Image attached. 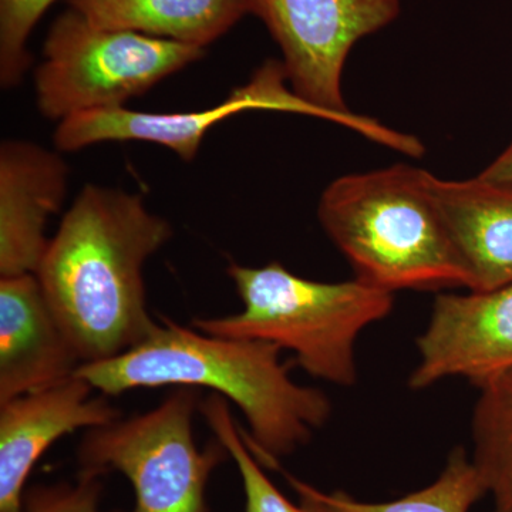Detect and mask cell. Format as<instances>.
I'll use <instances>...</instances> for the list:
<instances>
[{
  "label": "cell",
  "mask_w": 512,
  "mask_h": 512,
  "mask_svg": "<svg viewBox=\"0 0 512 512\" xmlns=\"http://www.w3.org/2000/svg\"><path fill=\"white\" fill-rule=\"evenodd\" d=\"M205 55L202 47L94 26L69 8L50 26L37 67V107L47 119L121 107Z\"/></svg>",
  "instance_id": "5"
},
{
  "label": "cell",
  "mask_w": 512,
  "mask_h": 512,
  "mask_svg": "<svg viewBox=\"0 0 512 512\" xmlns=\"http://www.w3.org/2000/svg\"><path fill=\"white\" fill-rule=\"evenodd\" d=\"M477 390L471 460L493 503L491 512H512V370Z\"/></svg>",
  "instance_id": "16"
},
{
  "label": "cell",
  "mask_w": 512,
  "mask_h": 512,
  "mask_svg": "<svg viewBox=\"0 0 512 512\" xmlns=\"http://www.w3.org/2000/svg\"><path fill=\"white\" fill-rule=\"evenodd\" d=\"M286 79L284 64L269 60L256 70L251 82L212 109L146 113L121 106L86 111L60 123L55 144L62 151H77L103 141H148L170 148L181 160L192 161L208 130L242 111L274 110L319 117L318 111L286 89Z\"/></svg>",
  "instance_id": "8"
},
{
  "label": "cell",
  "mask_w": 512,
  "mask_h": 512,
  "mask_svg": "<svg viewBox=\"0 0 512 512\" xmlns=\"http://www.w3.org/2000/svg\"><path fill=\"white\" fill-rule=\"evenodd\" d=\"M100 477L82 471L76 484L32 488L25 497L23 512H99Z\"/></svg>",
  "instance_id": "19"
},
{
  "label": "cell",
  "mask_w": 512,
  "mask_h": 512,
  "mask_svg": "<svg viewBox=\"0 0 512 512\" xmlns=\"http://www.w3.org/2000/svg\"><path fill=\"white\" fill-rule=\"evenodd\" d=\"M320 224L355 278L382 291L471 288L470 275L429 188V171L397 164L333 181Z\"/></svg>",
  "instance_id": "3"
},
{
  "label": "cell",
  "mask_w": 512,
  "mask_h": 512,
  "mask_svg": "<svg viewBox=\"0 0 512 512\" xmlns=\"http://www.w3.org/2000/svg\"><path fill=\"white\" fill-rule=\"evenodd\" d=\"M69 167L35 143L0 147V276L36 274L49 247L46 224L62 208Z\"/></svg>",
  "instance_id": "12"
},
{
  "label": "cell",
  "mask_w": 512,
  "mask_h": 512,
  "mask_svg": "<svg viewBox=\"0 0 512 512\" xmlns=\"http://www.w3.org/2000/svg\"><path fill=\"white\" fill-rule=\"evenodd\" d=\"M298 498L315 504L323 512H470L487 497L483 478L466 448L451 451L441 471L427 487L382 503L356 500L345 491H320L319 488L286 474Z\"/></svg>",
  "instance_id": "15"
},
{
  "label": "cell",
  "mask_w": 512,
  "mask_h": 512,
  "mask_svg": "<svg viewBox=\"0 0 512 512\" xmlns=\"http://www.w3.org/2000/svg\"><path fill=\"white\" fill-rule=\"evenodd\" d=\"M200 404V389L175 387L156 409L87 431L82 471L127 477L136 494L131 512H207L208 480L229 454L218 440L204 450L195 444Z\"/></svg>",
  "instance_id": "7"
},
{
  "label": "cell",
  "mask_w": 512,
  "mask_h": 512,
  "mask_svg": "<svg viewBox=\"0 0 512 512\" xmlns=\"http://www.w3.org/2000/svg\"><path fill=\"white\" fill-rule=\"evenodd\" d=\"M478 177L493 183L512 184V141L493 163L478 174Z\"/></svg>",
  "instance_id": "20"
},
{
  "label": "cell",
  "mask_w": 512,
  "mask_h": 512,
  "mask_svg": "<svg viewBox=\"0 0 512 512\" xmlns=\"http://www.w3.org/2000/svg\"><path fill=\"white\" fill-rule=\"evenodd\" d=\"M94 26L205 49L248 15L245 0H69Z\"/></svg>",
  "instance_id": "14"
},
{
  "label": "cell",
  "mask_w": 512,
  "mask_h": 512,
  "mask_svg": "<svg viewBox=\"0 0 512 512\" xmlns=\"http://www.w3.org/2000/svg\"><path fill=\"white\" fill-rule=\"evenodd\" d=\"M74 375L40 392L0 404V512H23L25 484L39 458L74 431L120 420L109 396Z\"/></svg>",
  "instance_id": "10"
},
{
  "label": "cell",
  "mask_w": 512,
  "mask_h": 512,
  "mask_svg": "<svg viewBox=\"0 0 512 512\" xmlns=\"http://www.w3.org/2000/svg\"><path fill=\"white\" fill-rule=\"evenodd\" d=\"M244 309L222 318L192 319V328L224 338L261 339L291 350L315 379L352 387L357 382L356 342L363 330L393 311L394 293L359 279L319 282L281 262L227 269Z\"/></svg>",
  "instance_id": "4"
},
{
  "label": "cell",
  "mask_w": 512,
  "mask_h": 512,
  "mask_svg": "<svg viewBox=\"0 0 512 512\" xmlns=\"http://www.w3.org/2000/svg\"><path fill=\"white\" fill-rule=\"evenodd\" d=\"M56 0H0V82L18 86L32 63L29 37Z\"/></svg>",
  "instance_id": "18"
},
{
  "label": "cell",
  "mask_w": 512,
  "mask_h": 512,
  "mask_svg": "<svg viewBox=\"0 0 512 512\" xmlns=\"http://www.w3.org/2000/svg\"><path fill=\"white\" fill-rule=\"evenodd\" d=\"M281 353L266 340L207 335L161 318L140 345L83 363L76 375L109 397L158 387L210 389L244 414L248 431L241 433L259 464L278 470L332 416L329 397L293 382Z\"/></svg>",
  "instance_id": "2"
},
{
  "label": "cell",
  "mask_w": 512,
  "mask_h": 512,
  "mask_svg": "<svg viewBox=\"0 0 512 512\" xmlns=\"http://www.w3.org/2000/svg\"><path fill=\"white\" fill-rule=\"evenodd\" d=\"M245 5L281 47L292 92L322 119L356 128L409 156L423 153L416 137L350 113L342 93L350 50L357 40L392 23L399 16L400 0H245Z\"/></svg>",
  "instance_id": "6"
},
{
  "label": "cell",
  "mask_w": 512,
  "mask_h": 512,
  "mask_svg": "<svg viewBox=\"0 0 512 512\" xmlns=\"http://www.w3.org/2000/svg\"><path fill=\"white\" fill-rule=\"evenodd\" d=\"M173 237L140 195L89 184L50 239L36 276L83 363L101 362L150 338L143 268Z\"/></svg>",
  "instance_id": "1"
},
{
  "label": "cell",
  "mask_w": 512,
  "mask_h": 512,
  "mask_svg": "<svg viewBox=\"0 0 512 512\" xmlns=\"http://www.w3.org/2000/svg\"><path fill=\"white\" fill-rule=\"evenodd\" d=\"M409 387L424 390L463 377L474 387L512 370V282L491 291L440 293L416 340Z\"/></svg>",
  "instance_id": "9"
},
{
  "label": "cell",
  "mask_w": 512,
  "mask_h": 512,
  "mask_svg": "<svg viewBox=\"0 0 512 512\" xmlns=\"http://www.w3.org/2000/svg\"><path fill=\"white\" fill-rule=\"evenodd\" d=\"M200 410L215 439L227 448L229 457L237 464L244 487L245 512H323L301 498L298 504L292 503L269 480L265 468L245 443L241 426L232 417L227 399L212 393L201 402Z\"/></svg>",
  "instance_id": "17"
},
{
  "label": "cell",
  "mask_w": 512,
  "mask_h": 512,
  "mask_svg": "<svg viewBox=\"0 0 512 512\" xmlns=\"http://www.w3.org/2000/svg\"><path fill=\"white\" fill-rule=\"evenodd\" d=\"M80 365L37 276L0 279V404L63 383Z\"/></svg>",
  "instance_id": "11"
},
{
  "label": "cell",
  "mask_w": 512,
  "mask_h": 512,
  "mask_svg": "<svg viewBox=\"0 0 512 512\" xmlns=\"http://www.w3.org/2000/svg\"><path fill=\"white\" fill-rule=\"evenodd\" d=\"M429 188L470 275L468 291H491L512 282V184L441 180Z\"/></svg>",
  "instance_id": "13"
}]
</instances>
